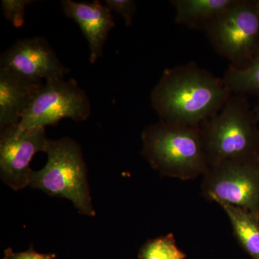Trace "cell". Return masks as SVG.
<instances>
[{
	"mask_svg": "<svg viewBox=\"0 0 259 259\" xmlns=\"http://www.w3.org/2000/svg\"><path fill=\"white\" fill-rule=\"evenodd\" d=\"M201 191L207 200L231 204L259 218V154L209 167Z\"/></svg>",
	"mask_w": 259,
	"mask_h": 259,
	"instance_id": "8992f818",
	"label": "cell"
},
{
	"mask_svg": "<svg viewBox=\"0 0 259 259\" xmlns=\"http://www.w3.org/2000/svg\"><path fill=\"white\" fill-rule=\"evenodd\" d=\"M45 166L32 173L29 187L69 199L78 212L95 217L88 169L79 143L68 137L49 139Z\"/></svg>",
	"mask_w": 259,
	"mask_h": 259,
	"instance_id": "277c9868",
	"label": "cell"
},
{
	"mask_svg": "<svg viewBox=\"0 0 259 259\" xmlns=\"http://www.w3.org/2000/svg\"><path fill=\"white\" fill-rule=\"evenodd\" d=\"M253 110V112H254L255 116V117H256L257 120L259 121V102Z\"/></svg>",
	"mask_w": 259,
	"mask_h": 259,
	"instance_id": "d6986e66",
	"label": "cell"
},
{
	"mask_svg": "<svg viewBox=\"0 0 259 259\" xmlns=\"http://www.w3.org/2000/svg\"><path fill=\"white\" fill-rule=\"evenodd\" d=\"M231 95L223 78L191 61L163 71L151 91V103L161 120L199 127Z\"/></svg>",
	"mask_w": 259,
	"mask_h": 259,
	"instance_id": "6da1fadb",
	"label": "cell"
},
{
	"mask_svg": "<svg viewBox=\"0 0 259 259\" xmlns=\"http://www.w3.org/2000/svg\"><path fill=\"white\" fill-rule=\"evenodd\" d=\"M32 0H2L3 15L15 28H21L25 23V10L31 5Z\"/></svg>",
	"mask_w": 259,
	"mask_h": 259,
	"instance_id": "2e32d148",
	"label": "cell"
},
{
	"mask_svg": "<svg viewBox=\"0 0 259 259\" xmlns=\"http://www.w3.org/2000/svg\"><path fill=\"white\" fill-rule=\"evenodd\" d=\"M143 156L163 176L187 181L209 169L199 127L160 120L141 134Z\"/></svg>",
	"mask_w": 259,
	"mask_h": 259,
	"instance_id": "7a4b0ae2",
	"label": "cell"
},
{
	"mask_svg": "<svg viewBox=\"0 0 259 259\" xmlns=\"http://www.w3.org/2000/svg\"><path fill=\"white\" fill-rule=\"evenodd\" d=\"M0 67L35 81L64 78L70 72L47 39L40 36L17 40L1 54Z\"/></svg>",
	"mask_w": 259,
	"mask_h": 259,
	"instance_id": "9c48e42d",
	"label": "cell"
},
{
	"mask_svg": "<svg viewBox=\"0 0 259 259\" xmlns=\"http://www.w3.org/2000/svg\"><path fill=\"white\" fill-rule=\"evenodd\" d=\"M234 0H172L175 21L192 30L205 31Z\"/></svg>",
	"mask_w": 259,
	"mask_h": 259,
	"instance_id": "7c38bea8",
	"label": "cell"
},
{
	"mask_svg": "<svg viewBox=\"0 0 259 259\" xmlns=\"http://www.w3.org/2000/svg\"><path fill=\"white\" fill-rule=\"evenodd\" d=\"M231 222L233 236L252 259H259V218L238 207L216 202Z\"/></svg>",
	"mask_w": 259,
	"mask_h": 259,
	"instance_id": "4fadbf2b",
	"label": "cell"
},
{
	"mask_svg": "<svg viewBox=\"0 0 259 259\" xmlns=\"http://www.w3.org/2000/svg\"><path fill=\"white\" fill-rule=\"evenodd\" d=\"M55 258L56 255L54 253H49V254L39 253L34 250L32 248L24 252H15L12 248H8L5 250L3 259H54Z\"/></svg>",
	"mask_w": 259,
	"mask_h": 259,
	"instance_id": "ac0fdd59",
	"label": "cell"
},
{
	"mask_svg": "<svg viewBox=\"0 0 259 259\" xmlns=\"http://www.w3.org/2000/svg\"><path fill=\"white\" fill-rule=\"evenodd\" d=\"M42 85L0 67V130L20 122Z\"/></svg>",
	"mask_w": 259,
	"mask_h": 259,
	"instance_id": "8fae6325",
	"label": "cell"
},
{
	"mask_svg": "<svg viewBox=\"0 0 259 259\" xmlns=\"http://www.w3.org/2000/svg\"><path fill=\"white\" fill-rule=\"evenodd\" d=\"M49 139L46 127L23 129L18 124L0 130V178L18 191L29 187L34 156L46 152Z\"/></svg>",
	"mask_w": 259,
	"mask_h": 259,
	"instance_id": "ba28073f",
	"label": "cell"
},
{
	"mask_svg": "<svg viewBox=\"0 0 259 259\" xmlns=\"http://www.w3.org/2000/svg\"><path fill=\"white\" fill-rule=\"evenodd\" d=\"M223 79L232 93L259 95V51L245 69L228 66Z\"/></svg>",
	"mask_w": 259,
	"mask_h": 259,
	"instance_id": "5bb4252c",
	"label": "cell"
},
{
	"mask_svg": "<svg viewBox=\"0 0 259 259\" xmlns=\"http://www.w3.org/2000/svg\"><path fill=\"white\" fill-rule=\"evenodd\" d=\"M245 95L232 93L222 109L199 126L209 167L259 154V128Z\"/></svg>",
	"mask_w": 259,
	"mask_h": 259,
	"instance_id": "3957f363",
	"label": "cell"
},
{
	"mask_svg": "<svg viewBox=\"0 0 259 259\" xmlns=\"http://www.w3.org/2000/svg\"><path fill=\"white\" fill-rule=\"evenodd\" d=\"M105 5L111 11L120 15L125 21L126 27L132 25L137 11V5L134 0H105Z\"/></svg>",
	"mask_w": 259,
	"mask_h": 259,
	"instance_id": "e0dca14e",
	"label": "cell"
},
{
	"mask_svg": "<svg viewBox=\"0 0 259 259\" xmlns=\"http://www.w3.org/2000/svg\"><path fill=\"white\" fill-rule=\"evenodd\" d=\"M91 112L90 99L77 81L59 78L44 83L18 125L23 129L47 127L66 118L81 122Z\"/></svg>",
	"mask_w": 259,
	"mask_h": 259,
	"instance_id": "52a82bcc",
	"label": "cell"
},
{
	"mask_svg": "<svg viewBox=\"0 0 259 259\" xmlns=\"http://www.w3.org/2000/svg\"><path fill=\"white\" fill-rule=\"evenodd\" d=\"M172 233L148 240L140 248L139 259H185Z\"/></svg>",
	"mask_w": 259,
	"mask_h": 259,
	"instance_id": "9a60e30c",
	"label": "cell"
},
{
	"mask_svg": "<svg viewBox=\"0 0 259 259\" xmlns=\"http://www.w3.org/2000/svg\"><path fill=\"white\" fill-rule=\"evenodd\" d=\"M61 5L65 15L79 25L88 42L90 62L95 64L115 25L111 10L97 0L93 3L62 0Z\"/></svg>",
	"mask_w": 259,
	"mask_h": 259,
	"instance_id": "30bf717a",
	"label": "cell"
},
{
	"mask_svg": "<svg viewBox=\"0 0 259 259\" xmlns=\"http://www.w3.org/2000/svg\"><path fill=\"white\" fill-rule=\"evenodd\" d=\"M204 32L230 66L245 69L259 51V1L234 0Z\"/></svg>",
	"mask_w": 259,
	"mask_h": 259,
	"instance_id": "5b68a950",
	"label": "cell"
}]
</instances>
